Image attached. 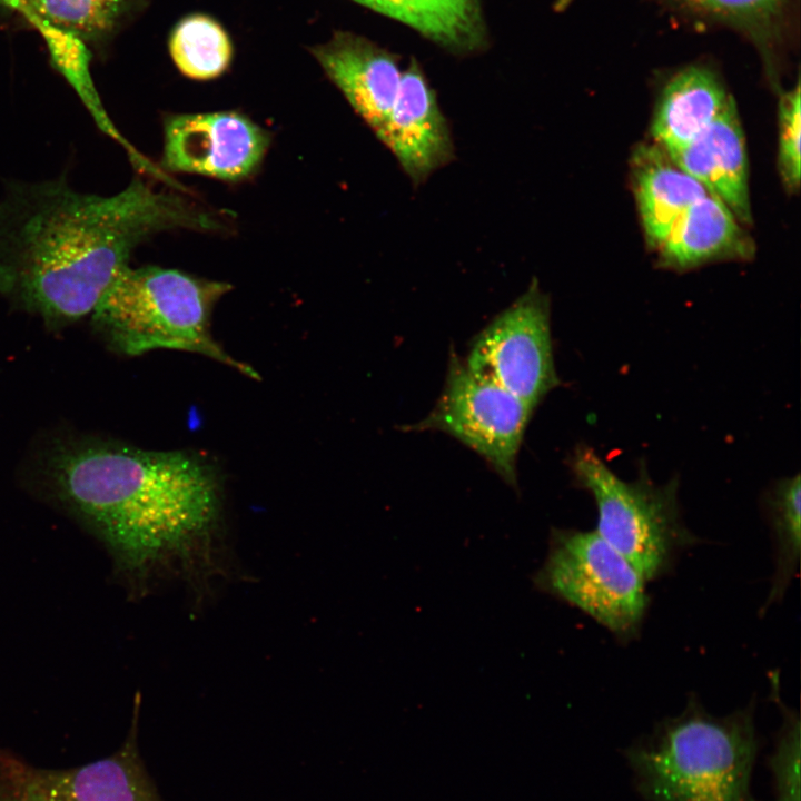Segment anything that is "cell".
Masks as SVG:
<instances>
[{
	"instance_id": "6da1fadb",
	"label": "cell",
	"mask_w": 801,
	"mask_h": 801,
	"mask_svg": "<svg viewBox=\"0 0 801 801\" xmlns=\"http://www.w3.org/2000/svg\"><path fill=\"white\" fill-rule=\"evenodd\" d=\"M221 227L186 196L138 178L112 196L78 192L63 179L16 184L0 200V294L51 326L68 325L92 314L141 241Z\"/></svg>"
},
{
	"instance_id": "7a4b0ae2",
	"label": "cell",
	"mask_w": 801,
	"mask_h": 801,
	"mask_svg": "<svg viewBox=\"0 0 801 801\" xmlns=\"http://www.w3.org/2000/svg\"><path fill=\"white\" fill-rule=\"evenodd\" d=\"M50 477L57 497L107 545L135 589L162 568L188 571L209 554L219 488L194 454L82 439L53 455Z\"/></svg>"
},
{
	"instance_id": "3957f363",
	"label": "cell",
	"mask_w": 801,
	"mask_h": 801,
	"mask_svg": "<svg viewBox=\"0 0 801 801\" xmlns=\"http://www.w3.org/2000/svg\"><path fill=\"white\" fill-rule=\"evenodd\" d=\"M759 746L754 703L714 716L693 696L623 753L646 801H758L751 777Z\"/></svg>"
},
{
	"instance_id": "277c9868",
	"label": "cell",
	"mask_w": 801,
	"mask_h": 801,
	"mask_svg": "<svg viewBox=\"0 0 801 801\" xmlns=\"http://www.w3.org/2000/svg\"><path fill=\"white\" fill-rule=\"evenodd\" d=\"M230 284L159 266H128L91 314L95 328L116 352L137 356L155 349L200 354L250 378L249 365L214 339L210 319Z\"/></svg>"
},
{
	"instance_id": "5b68a950",
	"label": "cell",
	"mask_w": 801,
	"mask_h": 801,
	"mask_svg": "<svg viewBox=\"0 0 801 801\" xmlns=\"http://www.w3.org/2000/svg\"><path fill=\"white\" fill-rule=\"evenodd\" d=\"M570 465L596 503L595 531L645 581L666 572L675 553L695 542L681 521L676 477L657 485L643 468L635 481H624L587 445L576 447Z\"/></svg>"
},
{
	"instance_id": "8992f818",
	"label": "cell",
	"mask_w": 801,
	"mask_h": 801,
	"mask_svg": "<svg viewBox=\"0 0 801 801\" xmlns=\"http://www.w3.org/2000/svg\"><path fill=\"white\" fill-rule=\"evenodd\" d=\"M534 581L543 592L578 607L621 640L639 632L649 604L646 581L596 531L554 530Z\"/></svg>"
},
{
	"instance_id": "52a82bcc",
	"label": "cell",
	"mask_w": 801,
	"mask_h": 801,
	"mask_svg": "<svg viewBox=\"0 0 801 801\" xmlns=\"http://www.w3.org/2000/svg\"><path fill=\"white\" fill-rule=\"evenodd\" d=\"M533 411L518 397L471 372L452 353L445 385L434 408L408 431H439L479 454L511 486Z\"/></svg>"
},
{
	"instance_id": "ba28073f",
	"label": "cell",
	"mask_w": 801,
	"mask_h": 801,
	"mask_svg": "<svg viewBox=\"0 0 801 801\" xmlns=\"http://www.w3.org/2000/svg\"><path fill=\"white\" fill-rule=\"evenodd\" d=\"M467 368L532 409L561 385L551 335V305L536 279L474 338Z\"/></svg>"
},
{
	"instance_id": "9c48e42d",
	"label": "cell",
	"mask_w": 801,
	"mask_h": 801,
	"mask_svg": "<svg viewBox=\"0 0 801 801\" xmlns=\"http://www.w3.org/2000/svg\"><path fill=\"white\" fill-rule=\"evenodd\" d=\"M269 145L267 130L238 111L169 115L161 169L240 181L258 170Z\"/></svg>"
},
{
	"instance_id": "30bf717a",
	"label": "cell",
	"mask_w": 801,
	"mask_h": 801,
	"mask_svg": "<svg viewBox=\"0 0 801 801\" xmlns=\"http://www.w3.org/2000/svg\"><path fill=\"white\" fill-rule=\"evenodd\" d=\"M417 187L454 159L448 122L424 72L412 61L384 123L374 132Z\"/></svg>"
},
{
	"instance_id": "8fae6325",
	"label": "cell",
	"mask_w": 801,
	"mask_h": 801,
	"mask_svg": "<svg viewBox=\"0 0 801 801\" xmlns=\"http://www.w3.org/2000/svg\"><path fill=\"white\" fill-rule=\"evenodd\" d=\"M312 52L349 106L375 132L396 99L403 69L396 58L364 37L338 32Z\"/></svg>"
},
{
	"instance_id": "7c38bea8",
	"label": "cell",
	"mask_w": 801,
	"mask_h": 801,
	"mask_svg": "<svg viewBox=\"0 0 801 801\" xmlns=\"http://www.w3.org/2000/svg\"><path fill=\"white\" fill-rule=\"evenodd\" d=\"M666 154L742 225L751 224L745 138L734 99L696 138Z\"/></svg>"
},
{
	"instance_id": "4fadbf2b",
	"label": "cell",
	"mask_w": 801,
	"mask_h": 801,
	"mask_svg": "<svg viewBox=\"0 0 801 801\" xmlns=\"http://www.w3.org/2000/svg\"><path fill=\"white\" fill-rule=\"evenodd\" d=\"M37 775L46 801H162L138 748V704L113 753L72 768H37Z\"/></svg>"
},
{
	"instance_id": "5bb4252c",
	"label": "cell",
	"mask_w": 801,
	"mask_h": 801,
	"mask_svg": "<svg viewBox=\"0 0 801 801\" xmlns=\"http://www.w3.org/2000/svg\"><path fill=\"white\" fill-rule=\"evenodd\" d=\"M694 24L731 30L751 44L771 79L794 36L798 0H656Z\"/></svg>"
},
{
	"instance_id": "9a60e30c",
	"label": "cell",
	"mask_w": 801,
	"mask_h": 801,
	"mask_svg": "<svg viewBox=\"0 0 801 801\" xmlns=\"http://www.w3.org/2000/svg\"><path fill=\"white\" fill-rule=\"evenodd\" d=\"M734 98L710 66L691 63L665 81L654 109L651 135L665 152L703 132Z\"/></svg>"
},
{
	"instance_id": "2e32d148",
	"label": "cell",
	"mask_w": 801,
	"mask_h": 801,
	"mask_svg": "<svg viewBox=\"0 0 801 801\" xmlns=\"http://www.w3.org/2000/svg\"><path fill=\"white\" fill-rule=\"evenodd\" d=\"M657 250L662 266L684 270L716 259H745L754 248L734 214L709 192L680 216Z\"/></svg>"
},
{
	"instance_id": "e0dca14e",
	"label": "cell",
	"mask_w": 801,
	"mask_h": 801,
	"mask_svg": "<svg viewBox=\"0 0 801 801\" xmlns=\"http://www.w3.org/2000/svg\"><path fill=\"white\" fill-rule=\"evenodd\" d=\"M631 172L646 241L659 249L680 216L709 191L654 142L634 149Z\"/></svg>"
},
{
	"instance_id": "ac0fdd59",
	"label": "cell",
	"mask_w": 801,
	"mask_h": 801,
	"mask_svg": "<svg viewBox=\"0 0 801 801\" xmlns=\"http://www.w3.org/2000/svg\"><path fill=\"white\" fill-rule=\"evenodd\" d=\"M456 51L481 46L484 27L477 0H354Z\"/></svg>"
},
{
	"instance_id": "d6986e66",
	"label": "cell",
	"mask_w": 801,
	"mask_h": 801,
	"mask_svg": "<svg viewBox=\"0 0 801 801\" xmlns=\"http://www.w3.org/2000/svg\"><path fill=\"white\" fill-rule=\"evenodd\" d=\"M32 24L42 36L53 67L63 76L67 82L75 90L87 111L108 137L125 148L132 164L145 174L172 185L175 182L167 172L157 167L142 154H140L117 129L108 116L101 102L98 90L93 83L90 72V53L85 41L78 37L52 27L42 21H34Z\"/></svg>"
},
{
	"instance_id": "ffe728a7",
	"label": "cell",
	"mask_w": 801,
	"mask_h": 801,
	"mask_svg": "<svg viewBox=\"0 0 801 801\" xmlns=\"http://www.w3.org/2000/svg\"><path fill=\"white\" fill-rule=\"evenodd\" d=\"M169 52L185 77L206 81L220 77L229 68L233 44L219 22L197 13L184 18L175 27Z\"/></svg>"
},
{
	"instance_id": "44dd1931",
	"label": "cell",
	"mask_w": 801,
	"mask_h": 801,
	"mask_svg": "<svg viewBox=\"0 0 801 801\" xmlns=\"http://www.w3.org/2000/svg\"><path fill=\"white\" fill-rule=\"evenodd\" d=\"M800 474L779 481L767 495L775 538V572L764 609L784 595L798 568L801 547Z\"/></svg>"
},
{
	"instance_id": "7402d4cb",
	"label": "cell",
	"mask_w": 801,
	"mask_h": 801,
	"mask_svg": "<svg viewBox=\"0 0 801 801\" xmlns=\"http://www.w3.org/2000/svg\"><path fill=\"white\" fill-rule=\"evenodd\" d=\"M129 2L130 0H31L26 17L31 23L42 21L87 42L111 32Z\"/></svg>"
},
{
	"instance_id": "603a6c76",
	"label": "cell",
	"mask_w": 801,
	"mask_h": 801,
	"mask_svg": "<svg viewBox=\"0 0 801 801\" xmlns=\"http://www.w3.org/2000/svg\"><path fill=\"white\" fill-rule=\"evenodd\" d=\"M773 696L779 704L783 722L777 733L774 749L767 764L772 774L774 801H800V719L779 699L778 678L774 676Z\"/></svg>"
},
{
	"instance_id": "cb8c5ba5",
	"label": "cell",
	"mask_w": 801,
	"mask_h": 801,
	"mask_svg": "<svg viewBox=\"0 0 801 801\" xmlns=\"http://www.w3.org/2000/svg\"><path fill=\"white\" fill-rule=\"evenodd\" d=\"M800 81L781 92L778 103V168L785 188L800 186L801 97Z\"/></svg>"
},
{
	"instance_id": "d4e9b609",
	"label": "cell",
	"mask_w": 801,
	"mask_h": 801,
	"mask_svg": "<svg viewBox=\"0 0 801 801\" xmlns=\"http://www.w3.org/2000/svg\"><path fill=\"white\" fill-rule=\"evenodd\" d=\"M0 801H46L37 768L22 758L0 749Z\"/></svg>"
},
{
	"instance_id": "484cf974",
	"label": "cell",
	"mask_w": 801,
	"mask_h": 801,
	"mask_svg": "<svg viewBox=\"0 0 801 801\" xmlns=\"http://www.w3.org/2000/svg\"><path fill=\"white\" fill-rule=\"evenodd\" d=\"M1 1L4 2L6 4H8L9 7H11L12 9L20 11L24 16L27 14L30 3H31V0H1Z\"/></svg>"
}]
</instances>
